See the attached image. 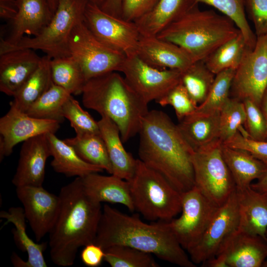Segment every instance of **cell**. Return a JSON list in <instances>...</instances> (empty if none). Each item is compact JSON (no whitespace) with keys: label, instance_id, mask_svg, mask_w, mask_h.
Masks as SVG:
<instances>
[{"label":"cell","instance_id":"cell-48","mask_svg":"<svg viewBox=\"0 0 267 267\" xmlns=\"http://www.w3.org/2000/svg\"><path fill=\"white\" fill-rule=\"evenodd\" d=\"M122 1V0H106L100 8L109 14L121 17Z\"/></svg>","mask_w":267,"mask_h":267},{"label":"cell","instance_id":"cell-16","mask_svg":"<svg viewBox=\"0 0 267 267\" xmlns=\"http://www.w3.org/2000/svg\"><path fill=\"white\" fill-rule=\"evenodd\" d=\"M16 193L36 242H39L49 233L55 221L60 207L59 197L43 186L16 187Z\"/></svg>","mask_w":267,"mask_h":267},{"label":"cell","instance_id":"cell-35","mask_svg":"<svg viewBox=\"0 0 267 267\" xmlns=\"http://www.w3.org/2000/svg\"><path fill=\"white\" fill-rule=\"evenodd\" d=\"M247 47L240 32L219 46L203 61L216 75L227 69L236 70Z\"/></svg>","mask_w":267,"mask_h":267},{"label":"cell","instance_id":"cell-26","mask_svg":"<svg viewBox=\"0 0 267 267\" xmlns=\"http://www.w3.org/2000/svg\"><path fill=\"white\" fill-rule=\"evenodd\" d=\"M179 121L178 127L194 151L220 139V111L194 112Z\"/></svg>","mask_w":267,"mask_h":267},{"label":"cell","instance_id":"cell-1","mask_svg":"<svg viewBox=\"0 0 267 267\" xmlns=\"http://www.w3.org/2000/svg\"><path fill=\"white\" fill-rule=\"evenodd\" d=\"M138 134L140 160L161 174L181 193L194 186L191 162L194 150L166 113L149 111Z\"/></svg>","mask_w":267,"mask_h":267},{"label":"cell","instance_id":"cell-24","mask_svg":"<svg viewBox=\"0 0 267 267\" xmlns=\"http://www.w3.org/2000/svg\"><path fill=\"white\" fill-rule=\"evenodd\" d=\"M101 117L97 122L111 164V175L129 181L134 174L137 159L124 148L117 125L108 117Z\"/></svg>","mask_w":267,"mask_h":267},{"label":"cell","instance_id":"cell-46","mask_svg":"<svg viewBox=\"0 0 267 267\" xmlns=\"http://www.w3.org/2000/svg\"><path fill=\"white\" fill-rule=\"evenodd\" d=\"M104 256V249L100 245L92 243L85 246L81 254V259L86 266L97 267L101 264Z\"/></svg>","mask_w":267,"mask_h":267},{"label":"cell","instance_id":"cell-41","mask_svg":"<svg viewBox=\"0 0 267 267\" xmlns=\"http://www.w3.org/2000/svg\"><path fill=\"white\" fill-rule=\"evenodd\" d=\"M156 102L162 106H172L179 121L194 113L197 107L180 83Z\"/></svg>","mask_w":267,"mask_h":267},{"label":"cell","instance_id":"cell-51","mask_svg":"<svg viewBox=\"0 0 267 267\" xmlns=\"http://www.w3.org/2000/svg\"><path fill=\"white\" fill-rule=\"evenodd\" d=\"M11 260L13 265L16 267H27L26 261L22 260L15 252L12 253Z\"/></svg>","mask_w":267,"mask_h":267},{"label":"cell","instance_id":"cell-17","mask_svg":"<svg viewBox=\"0 0 267 267\" xmlns=\"http://www.w3.org/2000/svg\"><path fill=\"white\" fill-rule=\"evenodd\" d=\"M47 134L35 136L23 142L12 179L16 187L43 186L46 160L51 156Z\"/></svg>","mask_w":267,"mask_h":267},{"label":"cell","instance_id":"cell-18","mask_svg":"<svg viewBox=\"0 0 267 267\" xmlns=\"http://www.w3.org/2000/svg\"><path fill=\"white\" fill-rule=\"evenodd\" d=\"M217 255L224 258L228 267H260L267 258V239L237 228L223 241Z\"/></svg>","mask_w":267,"mask_h":267},{"label":"cell","instance_id":"cell-32","mask_svg":"<svg viewBox=\"0 0 267 267\" xmlns=\"http://www.w3.org/2000/svg\"><path fill=\"white\" fill-rule=\"evenodd\" d=\"M64 141L71 146L86 162L112 174L106 148L100 134H87L67 138Z\"/></svg>","mask_w":267,"mask_h":267},{"label":"cell","instance_id":"cell-50","mask_svg":"<svg viewBox=\"0 0 267 267\" xmlns=\"http://www.w3.org/2000/svg\"><path fill=\"white\" fill-rule=\"evenodd\" d=\"M203 267H228L223 257L217 255L202 263Z\"/></svg>","mask_w":267,"mask_h":267},{"label":"cell","instance_id":"cell-45","mask_svg":"<svg viewBox=\"0 0 267 267\" xmlns=\"http://www.w3.org/2000/svg\"><path fill=\"white\" fill-rule=\"evenodd\" d=\"M158 0H122L121 17L135 22L143 17L155 7Z\"/></svg>","mask_w":267,"mask_h":267},{"label":"cell","instance_id":"cell-20","mask_svg":"<svg viewBox=\"0 0 267 267\" xmlns=\"http://www.w3.org/2000/svg\"><path fill=\"white\" fill-rule=\"evenodd\" d=\"M42 57L22 48L0 54V91L13 96L38 67Z\"/></svg>","mask_w":267,"mask_h":267},{"label":"cell","instance_id":"cell-2","mask_svg":"<svg viewBox=\"0 0 267 267\" xmlns=\"http://www.w3.org/2000/svg\"><path fill=\"white\" fill-rule=\"evenodd\" d=\"M60 207L49 232L50 259L60 267L72 266L79 249L94 243L102 212L101 203L86 191L81 178L63 186Z\"/></svg>","mask_w":267,"mask_h":267},{"label":"cell","instance_id":"cell-37","mask_svg":"<svg viewBox=\"0 0 267 267\" xmlns=\"http://www.w3.org/2000/svg\"><path fill=\"white\" fill-rule=\"evenodd\" d=\"M104 260L112 267H158L152 254L124 245L104 249Z\"/></svg>","mask_w":267,"mask_h":267},{"label":"cell","instance_id":"cell-31","mask_svg":"<svg viewBox=\"0 0 267 267\" xmlns=\"http://www.w3.org/2000/svg\"><path fill=\"white\" fill-rule=\"evenodd\" d=\"M50 67L54 84L72 95L82 93L86 80L80 64L73 56L69 55L52 58Z\"/></svg>","mask_w":267,"mask_h":267},{"label":"cell","instance_id":"cell-43","mask_svg":"<svg viewBox=\"0 0 267 267\" xmlns=\"http://www.w3.org/2000/svg\"><path fill=\"white\" fill-rule=\"evenodd\" d=\"M222 144L230 147L245 150L263 161L267 159V139L254 140L238 131Z\"/></svg>","mask_w":267,"mask_h":267},{"label":"cell","instance_id":"cell-12","mask_svg":"<svg viewBox=\"0 0 267 267\" xmlns=\"http://www.w3.org/2000/svg\"><path fill=\"white\" fill-rule=\"evenodd\" d=\"M84 22L100 42L130 56L136 54L141 34L134 22L109 14L88 2Z\"/></svg>","mask_w":267,"mask_h":267},{"label":"cell","instance_id":"cell-44","mask_svg":"<svg viewBox=\"0 0 267 267\" xmlns=\"http://www.w3.org/2000/svg\"><path fill=\"white\" fill-rule=\"evenodd\" d=\"M245 6L257 37L267 34V0H245Z\"/></svg>","mask_w":267,"mask_h":267},{"label":"cell","instance_id":"cell-34","mask_svg":"<svg viewBox=\"0 0 267 267\" xmlns=\"http://www.w3.org/2000/svg\"><path fill=\"white\" fill-rule=\"evenodd\" d=\"M71 95L66 90L53 84L25 112L34 118L61 123L65 119L62 113L63 105Z\"/></svg>","mask_w":267,"mask_h":267},{"label":"cell","instance_id":"cell-9","mask_svg":"<svg viewBox=\"0 0 267 267\" xmlns=\"http://www.w3.org/2000/svg\"><path fill=\"white\" fill-rule=\"evenodd\" d=\"M68 48L70 54L80 64L86 82L108 73L120 72L126 58L125 54L97 39L84 20L74 27Z\"/></svg>","mask_w":267,"mask_h":267},{"label":"cell","instance_id":"cell-49","mask_svg":"<svg viewBox=\"0 0 267 267\" xmlns=\"http://www.w3.org/2000/svg\"><path fill=\"white\" fill-rule=\"evenodd\" d=\"M264 162L266 165L265 172L262 176L255 182L252 183L250 186L254 190L267 195V159Z\"/></svg>","mask_w":267,"mask_h":267},{"label":"cell","instance_id":"cell-36","mask_svg":"<svg viewBox=\"0 0 267 267\" xmlns=\"http://www.w3.org/2000/svg\"><path fill=\"white\" fill-rule=\"evenodd\" d=\"M212 6L230 18L243 35L247 46L254 48L257 37L251 29L245 14V0H195Z\"/></svg>","mask_w":267,"mask_h":267},{"label":"cell","instance_id":"cell-10","mask_svg":"<svg viewBox=\"0 0 267 267\" xmlns=\"http://www.w3.org/2000/svg\"><path fill=\"white\" fill-rule=\"evenodd\" d=\"M267 90V34L257 37L254 48L247 47L235 71L230 93L241 101L249 99L261 107Z\"/></svg>","mask_w":267,"mask_h":267},{"label":"cell","instance_id":"cell-4","mask_svg":"<svg viewBox=\"0 0 267 267\" xmlns=\"http://www.w3.org/2000/svg\"><path fill=\"white\" fill-rule=\"evenodd\" d=\"M81 94L86 108L110 118L118 127L123 143L138 134L148 104L117 72L87 81Z\"/></svg>","mask_w":267,"mask_h":267},{"label":"cell","instance_id":"cell-15","mask_svg":"<svg viewBox=\"0 0 267 267\" xmlns=\"http://www.w3.org/2000/svg\"><path fill=\"white\" fill-rule=\"evenodd\" d=\"M8 111L0 119V161L10 155L18 143L35 136L55 134L57 121L32 117L10 103Z\"/></svg>","mask_w":267,"mask_h":267},{"label":"cell","instance_id":"cell-30","mask_svg":"<svg viewBox=\"0 0 267 267\" xmlns=\"http://www.w3.org/2000/svg\"><path fill=\"white\" fill-rule=\"evenodd\" d=\"M51 58L45 55L31 76L13 96L10 103L19 110L26 112L30 106L53 84L50 67Z\"/></svg>","mask_w":267,"mask_h":267},{"label":"cell","instance_id":"cell-5","mask_svg":"<svg viewBox=\"0 0 267 267\" xmlns=\"http://www.w3.org/2000/svg\"><path fill=\"white\" fill-rule=\"evenodd\" d=\"M240 33L235 23L227 16L212 10H201L197 5L157 37L182 48L194 62L204 60Z\"/></svg>","mask_w":267,"mask_h":267},{"label":"cell","instance_id":"cell-3","mask_svg":"<svg viewBox=\"0 0 267 267\" xmlns=\"http://www.w3.org/2000/svg\"><path fill=\"white\" fill-rule=\"evenodd\" d=\"M94 243L104 249L124 245L154 254L182 267H195L173 233L168 222L151 224L104 204Z\"/></svg>","mask_w":267,"mask_h":267},{"label":"cell","instance_id":"cell-42","mask_svg":"<svg viewBox=\"0 0 267 267\" xmlns=\"http://www.w3.org/2000/svg\"><path fill=\"white\" fill-rule=\"evenodd\" d=\"M245 111V131L248 136L256 140L267 139V122L261 107L249 99L243 100Z\"/></svg>","mask_w":267,"mask_h":267},{"label":"cell","instance_id":"cell-6","mask_svg":"<svg viewBox=\"0 0 267 267\" xmlns=\"http://www.w3.org/2000/svg\"><path fill=\"white\" fill-rule=\"evenodd\" d=\"M134 210L149 221L168 222L181 211V193L139 159L128 181Z\"/></svg>","mask_w":267,"mask_h":267},{"label":"cell","instance_id":"cell-29","mask_svg":"<svg viewBox=\"0 0 267 267\" xmlns=\"http://www.w3.org/2000/svg\"><path fill=\"white\" fill-rule=\"evenodd\" d=\"M0 217L5 220L3 225L9 223L14 225L12 231L14 241L20 250L27 254V267H46L43 254L46 244L35 242L28 235L23 208L13 207L7 211H1Z\"/></svg>","mask_w":267,"mask_h":267},{"label":"cell","instance_id":"cell-53","mask_svg":"<svg viewBox=\"0 0 267 267\" xmlns=\"http://www.w3.org/2000/svg\"><path fill=\"white\" fill-rule=\"evenodd\" d=\"M50 9L54 13L55 12L58 2V0H47Z\"/></svg>","mask_w":267,"mask_h":267},{"label":"cell","instance_id":"cell-47","mask_svg":"<svg viewBox=\"0 0 267 267\" xmlns=\"http://www.w3.org/2000/svg\"><path fill=\"white\" fill-rule=\"evenodd\" d=\"M16 0H0V17L10 21L15 17L17 11Z\"/></svg>","mask_w":267,"mask_h":267},{"label":"cell","instance_id":"cell-38","mask_svg":"<svg viewBox=\"0 0 267 267\" xmlns=\"http://www.w3.org/2000/svg\"><path fill=\"white\" fill-rule=\"evenodd\" d=\"M244 103L237 98L229 97L220 111V140L223 143L238 131L246 133L242 128L246 120Z\"/></svg>","mask_w":267,"mask_h":267},{"label":"cell","instance_id":"cell-28","mask_svg":"<svg viewBox=\"0 0 267 267\" xmlns=\"http://www.w3.org/2000/svg\"><path fill=\"white\" fill-rule=\"evenodd\" d=\"M221 151L236 189L250 186L266 170L264 161L245 150L230 147L222 143Z\"/></svg>","mask_w":267,"mask_h":267},{"label":"cell","instance_id":"cell-14","mask_svg":"<svg viewBox=\"0 0 267 267\" xmlns=\"http://www.w3.org/2000/svg\"><path fill=\"white\" fill-rule=\"evenodd\" d=\"M239 212L236 190L219 207L198 242L188 252L195 264L214 257L226 238L238 228Z\"/></svg>","mask_w":267,"mask_h":267},{"label":"cell","instance_id":"cell-11","mask_svg":"<svg viewBox=\"0 0 267 267\" xmlns=\"http://www.w3.org/2000/svg\"><path fill=\"white\" fill-rule=\"evenodd\" d=\"M218 207L195 185L181 193V214L168 223L185 250L188 252L198 242Z\"/></svg>","mask_w":267,"mask_h":267},{"label":"cell","instance_id":"cell-13","mask_svg":"<svg viewBox=\"0 0 267 267\" xmlns=\"http://www.w3.org/2000/svg\"><path fill=\"white\" fill-rule=\"evenodd\" d=\"M134 91L147 104L156 101L180 83L181 72L153 67L136 54L126 56L120 70Z\"/></svg>","mask_w":267,"mask_h":267},{"label":"cell","instance_id":"cell-54","mask_svg":"<svg viewBox=\"0 0 267 267\" xmlns=\"http://www.w3.org/2000/svg\"><path fill=\"white\" fill-rule=\"evenodd\" d=\"M89 2L96 4L101 7L106 0H87Z\"/></svg>","mask_w":267,"mask_h":267},{"label":"cell","instance_id":"cell-52","mask_svg":"<svg viewBox=\"0 0 267 267\" xmlns=\"http://www.w3.org/2000/svg\"><path fill=\"white\" fill-rule=\"evenodd\" d=\"M261 109L267 122V90L263 97V99L261 104Z\"/></svg>","mask_w":267,"mask_h":267},{"label":"cell","instance_id":"cell-25","mask_svg":"<svg viewBox=\"0 0 267 267\" xmlns=\"http://www.w3.org/2000/svg\"><path fill=\"white\" fill-rule=\"evenodd\" d=\"M197 5L195 0H158L151 11L134 22L141 35L157 36Z\"/></svg>","mask_w":267,"mask_h":267},{"label":"cell","instance_id":"cell-22","mask_svg":"<svg viewBox=\"0 0 267 267\" xmlns=\"http://www.w3.org/2000/svg\"><path fill=\"white\" fill-rule=\"evenodd\" d=\"M239 212L238 228L267 239V195L251 186L236 189Z\"/></svg>","mask_w":267,"mask_h":267},{"label":"cell","instance_id":"cell-8","mask_svg":"<svg viewBox=\"0 0 267 267\" xmlns=\"http://www.w3.org/2000/svg\"><path fill=\"white\" fill-rule=\"evenodd\" d=\"M222 145L218 139L194 151L191 156L194 185L218 207L222 205L236 189L222 156Z\"/></svg>","mask_w":267,"mask_h":267},{"label":"cell","instance_id":"cell-39","mask_svg":"<svg viewBox=\"0 0 267 267\" xmlns=\"http://www.w3.org/2000/svg\"><path fill=\"white\" fill-rule=\"evenodd\" d=\"M235 70L227 69L216 74L209 93L194 112L208 113L220 111L230 97L229 93Z\"/></svg>","mask_w":267,"mask_h":267},{"label":"cell","instance_id":"cell-56","mask_svg":"<svg viewBox=\"0 0 267 267\" xmlns=\"http://www.w3.org/2000/svg\"><path fill=\"white\" fill-rule=\"evenodd\" d=\"M266 235H267V234H266Z\"/></svg>","mask_w":267,"mask_h":267},{"label":"cell","instance_id":"cell-40","mask_svg":"<svg viewBox=\"0 0 267 267\" xmlns=\"http://www.w3.org/2000/svg\"><path fill=\"white\" fill-rule=\"evenodd\" d=\"M63 115L70 122L76 135L87 134H100L97 121L84 110L79 102L71 95L63 107Z\"/></svg>","mask_w":267,"mask_h":267},{"label":"cell","instance_id":"cell-33","mask_svg":"<svg viewBox=\"0 0 267 267\" xmlns=\"http://www.w3.org/2000/svg\"><path fill=\"white\" fill-rule=\"evenodd\" d=\"M216 75L203 60L198 61L181 72L180 83L198 106L207 97Z\"/></svg>","mask_w":267,"mask_h":267},{"label":"cell","instance_id":"cell-7","mask_svg":"<svg viewBox=\"0 0 267 267\" xmlns=\"http://www.w3.org/2000/svg\"><path fill=\"white\" fill-rule=\"evenodd\" d=\"M87 0H58L57 8L48 24L36 36H24L14 45H0V54L13 49L28 48L40 50L51 59L70 54L71 34L79 22L84 20Z\"/></svg>","mask_w":267,"mask_h":267},{"label":"cell","instance_id":"cell-23","mask_svg":"<svg viewBox=\"0 0 267 267\" xmlns=\"http://www.w3.org/2000/svg\"><path fill=\"white\" fill-rule=\"evenodd\" d=\"M87 193L99 203H118L134 211L128 181L113 175L103 176L93 173L81 178Z\"/></svg>","mask_w":267,"mask_h":267},{"label":"cell","instance_id":"cell-21","mask_svg":"<svg viewBox=\"0 0 267 267\" xmlns=\"http://www.w3.org/2000/svg\"><path fill=\"white\" fill-rule=\"evenodd\" d=\"M136 55L147 64L160 69L181 72L193 63L189 55L177 44L157 36H140Z\"/></svg>","mask_w":267,"mask_h":267},{"label":"cell","instance_id":"cell-27","mask_svg":"<svg viewBox=\"0 0 267 267\" xmlns=\"http://www.w3.org/2000/svg\"><path fill=\"white\" fill-rule=\"evenodd\" d=\"M47 136L53 157L50 164L56 172L68 177L83 178L91 173L103 172L102 168L83 160L71 146L55 134L48 133Z\"/></svg>","mask_w":267,"mask_h":267},{"label":"cell","instance_id":"cell-55","mask_svg":"<svg viewBox=\"0 0 267 267\" xmlns=\"http://www.w3.org/2000/svg\"><path fill=\"white\" fill-rule=\"evenodd\" d=\"M262 267H267V259L265 260V261L263 262Z\"/></svg>","mask_w":267,"mask_h":267},{"label":"cell","instance_id":"cell-19","mask_svg":"<svg viewBox=\"0 0 267 267\" xmlns=\"http://www.w3.org/2000/svg\"><path fill=\"white\" fill-rule=\"evenodd\" d=\"M17 11L10 21V31L0 45H14L25 36L39 34L51 19L53 13L47 0H16Z\"/></svg>","mask_w":267,"mask_h":267}]
</instances>
